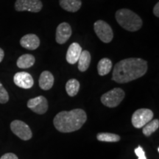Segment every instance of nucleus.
I'll list each match as a JSON object with an SVG mask.
<instances>
[{
    "label": "nucleus",
    "mask_w": 159,
    "mask_h": 159,
    "mask_svg": "<svg viewBox=\"0 0 159 159\" xmlns=\"http://www.w3.org/2000/svg\"><path fill=\"white\" fill-rule=\"evenodd\" d=\"M148 62L142 58L130 57L115 65L112 80L118 83H126L140 78L148 71Z\"/></svg>",
    "instance_id": "nucleus-1"
},
{
    "label": "nucleus",
    "mask_w": 159,
    "mask_h": 159,
    "mask_svg": "<svg viewBox=\"0 0 159 159\" xmlns=\"http://www.w3.org/2000/svg\"><path fill=\"white\" fill-rule=\"evenodd\" d=\"M87 120L84 110L73 109L69 111H61L53 119L55 128L61 133H71L82 128Z\"/></svg>",
    "instance_id": "nucleus-2"
},
{
    "label": "nucleus",
    "mask_w": 159,
    "mask_h": 159,
    "mask_svg": "<svg viewBox=\"0 0 159 159\" xmlns=\"http://www.w3.org/2000/svg\"><path fill=\"white\" fill-rule=\"evenodd\" d=\"M115 18L119 25L128 31H138L142 27V19L136 13L129 9L118 10L115 14Z\"/></svg>",
    "instance_id": "nucleus-3"
},
{
    "label": "nucleus",
    "mask_w": 159,
    "mask_h": 159,
    "mask_svg": "<svg viewBox=\"0 0 159 159\" xmlns=\"http://www.w3.org/2000/svg\"><path fill=\"white\" fill-rule=\"evenodd\" d=\"M125 97V91L120 88H114L101 97V102L108 108H116Z\"/></svg>",
    "instance_id": "nucleus-4"
},
{
    "label": "nucleus",
    "mask_w": 159,
    "mask_h": 159,
    "mask_svg": "<svg viewBox=\"0 0 159 159\" xmlns=\"http://www.w3.org/2000/svg\"><path fill=\"white\" fill-rule=\"evenodd\" d=\"M95 33L103 43H110L114 39V32L108 23L102 20H98L94 25Z\"/></svg>",
    "instance_id": "nucleus-5"
},
{
    "label": "nucleus",
    "mask_w": 159,
    "mask_h": 159,
    "mask_svg": "<svg viewBox=\"0 0 159 159\" xmlns=\"http://www.w3.org/2000/svg\"><path fill=\"white\" fill-rule=\"evenodd\" d=\"M153 112L148 108H140L132 115L131 122L136 128H142L153 118Z\"/></svg>",
    "instance_id": "nucleus-6"
},
{
    "label": "nucleus",
    "mask_w": 159,
    "mask_h": 159,
    "mask_svg": "<svg viewBox=\"0 0 159 159\" xmlns=\"http://www.w3.org/2000/svg\"><path fill=\"white\" fill-rule=\"evenodd\" d=\"M11 129L16 136L24 141L30 140L33 136L30 127L21 120L13 121L11 124Z\"/></svg>",
    "instance_id": "nucleus-7"
},
{
    "label": "nucleus",
    "mask_w": 159,
    "mask_h": 159,
    "mask_svg": "<svg viewBox=\"0 0 159 159\" xmlns=\"http://www.w3.org/2000/svg\"><path fill=\"white\" fill-rule=\"evenodd\" d=\"M43 7L41 0H16L15 3V9L16 11H29L33 13H39Z\"/></svg>",
    "instance_id": "nucleus-8"
},
{
    "label": "nucleus",
    "mask_w": 159,
    "mask_h": 159,
    "mask_svg": "<svg viewBox=\"0 0 159 159\" xmlns=\"http://www.w3.org/2000/svg\"><path fill=\"white\" fill-rule=\"evenodd\" d=\"M27 107L38 114H44L48 110V101L43 96H39L30 99Z\"/></svg>",
    "instance_id": "nucleus-9"
},
{
    "label": "nucleus",
    "mask_w": 159,
    "mask_h": 159,
    "mask_svg": "<svg viewBox=\"0 0 159 159\" xmlns=\"http://www.w3.org/2000/svg\"><path fill=\"white\" fill-rule=\"evenodd\" d=\"M72 34V30L69 24L62 22L57 26L56 29L55 40L59 44H63L66 42Z\"/></svg>",
    "instance_id": "nucleus-10"
},
{
    "label": "nucleus",
    "mask_w": 159,
    "mask_h": 159,
    "mask_svg": "<svg viewBox=\"0 0 159 159\" xmlns=\"http://www.w3.org/2000/svg\"><path fill=\"white\" fill-rule=\"evenodd\" d=\"M13 81L17 86L21 89H29L34 85V80L30 74L25 71L17 72L13 77Z\"/></svg>",
    "instance_id": "nucleus-11"
},
{
    "label": "nucleus",
    "mask_w": 159,
    "mask_h": 159,
    "mask_svg": "<svg viewBox=\"0 0 159 159\" xmlns=\"http://www.w3.org/2000/svg\"><path fill=\"white\" fill-rule=\"evenodd\" d=\"M20 44L24 48L29 50H35L40 46V39L36 35L27 34L21 38Z\"/></svg>",
    "instance_id": "nucleus-12"
},
{
    "label": "nucleus",
    "mask_w": 159,
    "mask_h": 159,
    "mask_svg": "<svg viewBox=\"0 0 159 159\" xmlns=\"http://www.w3.org/2000/svg\"><path fill=\"white\" fill-rule=\"evenodd\" d=\"M82 51V47L78 43L74 42L71 43L67 50L66 56L67 62L70 64H75L78 61Z\"/></svg>",
    "instance_id": "nucleus-13"
},
{
    "label": "nucleus",
    "mask_w": 159,
    "mask_h": 159,
    "mask_svg": "<svg viewBox=\"0 0 159 159\" xmlns=\"http://www.w3.org/2000/svg\"><path fill=\"white\" fill-rule=\"evenodd\" d=\"M55 78L53 75L49 71H43L40 75L39 78V86L40 88L44 91L49 90L52 88L54 85Z\"/></svg>",
    "instance_id": "nucleus-14"
},
{
    "label": "nucleus",
    "mask_w": 159,
    "mask_h": 159,
    "mask_svg": "<svg viewBox=\"0 0 159 159\" xmlns=\"http://www.w3.org/2000/svg\"><path fill=\"white\" fill-rule=\"evenodd\" d=\"M59 4L65 11L75 13L80 9L82 2L81 0H59Z\"/></svg>",
    "instance_id": "nucleus-15"
},
{
    "label": "nucleus",
    "mask_w": 159,
    "mask_h": 159,
    "mask_svg": "<svg viewBox=\"0 0 159 159\" xmlns=\"http://www.w3.org/2000/svg\"><path fill=\"white\" fill-rule=\"evenodd\" d=\"M35 57L30 54H25L20 56L17 60V66L20 69H28L34 65Z\"/></svg>",
    "instance_id": "nucleus-16"
},
{
    "label": "nucleus",
    "mask_w": 159,
    "mask_h": 159,
    "mask_svg": "<svg viewBox=\"0 0 159 159\" xmlns=\"http://www.w3.org/2000/svg\"><path fill=\"white\" fill-rule=\"evenodd\" d=\"M91 54L88 50L82 51L78 59V69L80 71H85L89 69L91 63Z\"/></svg>",
    "instance_id": "nucleus-17"
},
{
    "label": "nucleus",
    "mask_w": 159,
    "mask_h": 159,
    "mask_svg": "<svg viewBox=\"0 0 159 159\" xmlns=\"http://www.w3.org/2000/svg\"><path fill=\"white\" fill-rule=\"evenodd\" d=\"M112 61L110 59L107 58V57L102 58L99 61L98 64H97L98 74L100 76H105V75H108L111 71V69H112Z\"/></svg>",
    "instance_id": "nucleus-18"
},
{
    "label": "nucleus",
    "mask_w": 159,
    "mask_h": 159,
    "mask_svg": "<svg viewBox=\"0 0 159 159\" xmlns=\"http://www.w3.org/2000/svg\"><path fill=\"white\" fill-rule=\"evenodd\" d=\"M80 87V84L77 80L70 79L67 81L66 84V91L69 96L75 97L78 93Z\"/></svg>",
    "instance_id": "nucleus-19"
},
{
    "label": "nucleus",
    "mask_w": 159,
    "mask_h": 159,
    "mask_svg": "<svg viewBox=\"0 0 159 159\" xmlns=\"http://www.w3.org/2000/svg\"><path fill=\"white\" fill-rule=\"evenodd\" d=\"M159 127V120L158 119H153L149 122L148 124H146L143 127L142 133L144 136H150L153 133L158 129Z\"/></svg>",
    "instance_id": "nucleus-20"
},
{
    "label": "nucleus",
    "mask_w": 159,
    "mask_h": 159,
    "mask_svg": "<svg viewBox=\"0 0 159 159\" xmlns=\"http://www.w3.org/2000/svg\"><path fill=\"white\" fill-rule=\"evenodd\" d=\"M97 140L104 142H118L120 140V136L111 133H99L97 135Z\"/></svg>",
    "instance_id": "nucleus-21"
},
{
    "label": "nucleus",
    "mask_w": 159,
    "mask_h": 159,
    "mask_svg": "<svg viewBox=\"0 0 159 159\" xmlns=\"http://www.w3.org/2000/svg\"><path fill=\"white\" fill-rule=\"evenodd\" d=\"M9 100V94L6 89L4 88V86L0 83V103L2 104H5Z\"/></svg>",
    "instance_id": "nucleus-22"
},
{
    "label": "nucleus",
    "mask_w": 159,
    "mask_h": 159,
    "mask_svg": "<svg viewBox=\"0 0 159 159\" xmlns=\"http://www.w3.org/2000/svg\"><path fill=\"white\" fill-rule=\"evenodd\" d=\"M135 154L138 157V159H147V157L145 156V152L143 150V148L141 146H139L134 150Z\"/></svg>",
    "instance_id": "nucleus-23"
},
{
    "label": "nucleus",
    "mask_w": 159,
    "mask_h": 159,
    "mask_svg": "<svg viewBox=\"0 0 159 159\" xmlns=\"http://www.w3.org/2000/svg\"><path fill=\"white\" fill-rule=\"evenodd\" d=\"M0 159H19L16 155L14 153H12V152H7L3 155L0 158Z\"/></svg>",
    "instance_id": "nucleus-24"
},
{
    "label": "nucleus",
    "mask_w": 159,
    "mask_h": 159,
    "mask_svg": "<svg viewBox=\"0 0 159 159\" xmlns=\"http://www.w3.org/2000/svg\"><path fill=\"white\" fill-rule=\"evenodd\" d=\"M153 13L156 17H159V3L158 2L155 5L153 8Z\"/></svg>",
    "instance_id": "nucleus-25"
},
{
    "label": "nucleus",
    "mask_w": 159,
    "mask_h": 159,
    "mask_svg": "<svg viewBox=\"0 0 159 159\" xmlns=\"http://www.w3.org/2000/svg\"><path fill=\"white\" fill-rule=\"evenodd\" d=\"M4 56H5V52H4V50L2 48H0V63L2 61Z\"/></svg>",
    "instance_id": "nucleus-26"
}]
</instances>
